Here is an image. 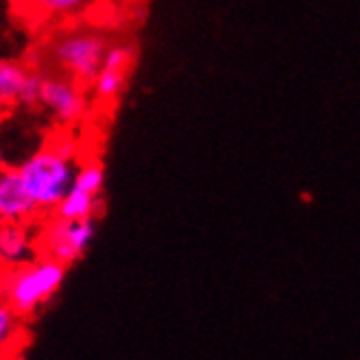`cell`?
Segmentation results:
<instances>
[{"label": "cell", "instance_id": "6da1fadb", "mask_svg": "<svg viewBox=\"0 0 360 360\" xmlns=\"http://www.w3.org/2000/svg\"><path fill=\"white\" fill-rule=\"evenodd\" d=\"M77 168L79 164L75 160V144L68 138L44 144L18 166L20 177L35 201L41 219L57 212L59 203L72 188Z\"/></svg>", "mask_w": 360, "mask_h": 360}, {"label": "cell", "instance_id": "7a4b0ae2", "mask_svg": "<svg viewBox=\"0 0 360 360\" xmlns=\"http://www.w3.org/2000/svg\"><path fill=\"white\" fill-rule=\"evenodd\" d=\"M63 278H66V264L39 253L27 264L3 269L0 292L5 295L11 308L22 319H27L55 297V292L63 284Z\"/></svg>", "mask_w": 360, "mask_h": 360}, {"label": "cell", "instance_id": "3957f363", "mask_svg": "<svg viewBox=\"0 0 360 360\" xmlns=\"http://www.w3.org/2000/svg\"><path fill=\"white\" fill-rule=\"evenodd\" d=\"M108 49V41L101 33L90 29H75L55 35L46 49V57L57 72L68 75L88 86L98 75Z\"/></svg>", "mask_w": 360, "mask_h": 360}, {"label": "cell", "instance_id": "277c9868", "mask_svg": "<svg viewBox=\"0 0 360 360\" xmlns=\"http://www.w3.org/2000/svg\"><path fill=\"white\" fill-rule=\"evenodd\" d=\"M94 234V219H61L51 214L39 227V253L68 266L88 251Z\"/></svg>", "mask_w": 360, "mask_h": 360}, {"label": "cell", "instance_id": "5b68a950", "mask_svg": "<svg viewBox=\"0 0 360 360\" xmlns=\"http://www.w3.org/2000/svg\"><path fill=\"white\" fill-rule=\"evenodd\" d=\"M37 105L59 124H75L88 112V96L83 92V83L68 75L53 72L41 75Z\"/></svg>", "mask_w": 360, "mask_h": 360}, {"label": "cell", "instance_id": "8992f818", "mask_svg": "<svg viewBox=\"0 0 360 360\" xmlns=\"http://www.w3.org/2000/svg\"><path fill=\"white\" fill-rule=\"evenodd\" d=\"M44 221L20 177L18 166H0V223Z\"/></svg>", "mask_w": 360, "mask_h": 360}, {"label": "cell", "instance_id": "52a82bcc", "mask_svg": "<svg viewBox=\"0 0 360 360\" xmlns=\"http://www.w3.org/2000/svg\"><path fill=\"white\" fill-rule=\"evenodd\" d=\"M41 75L20 61L0 59V114L20 105H37Z\"/></svg>", "mask_w": 360, "mask_h": 360}, {"label": "cell", "instance_id": "ba28073f", "mask_svg": "<svg viewBox=\"0 0 360 360\" xmlns=\"http://www.w3.org/2000/svg\"><path fill=\"white\" fill-rule=\"evenodd\" d=\"M134 63V49L127 44H114L108 49L103 59V66L98 70V75L94 77L92 86V94L96 101L101 103H112L116 101L127 83V75H129V68Z\"/></svg>", "mask_w": 360, "mask_h": 360}, {"label": "cell", "instance_id": "9c48e42d", "mask_svg": "<svg viewBox=\"0 0 360 360\" xmlns=\"http://www.w3.org/2000/svg\"><path fill=\"white\" fill-rule=\"evenodd\" d=\"M39 256L37 223H0V269L27 264Z\"/></svg>", "mask_w": 360, "mask_h": 360}, {"label": "cell", "instance_id": "30bf717a", "mask_svg": "<svg viewBox=\"0 0 360 360\" xmlns=\"http://www.w3.org/2000/svg\"><path fill=\"white\" fill-rule=\"evenodd\" d=\"M22 336H25L22 316L11 308V304L5 300V295L0 292V358L15 354Z\"/></svg>", "mask_w": 360, "mask_h": 360}, {"label": "cell", "instance_id": "8fae6325", "mask_svg": "<svg viewBox=\"0 0 360 360\" xmlns=\"http://www.w3.org/2000/svg\"><path fill=\"white\" fill-rule=\"evenodd\" d=\"M98 203H101V195H94V193H88V190L72 186L68 190V195L59 203L55 214L61 219H94Z\"/></svg>", "mask_w": 360, "mask_h": 360}, {"label": "cell", "instance_id": "7c38bea8", "mask_svg": "<svg viewBox=\"0 0 360 360\" xmlns=\"http://www.w3.org/2000/svg\"><path fill=\"white\" fill-rule=\"evenodd\" d=\"M92 5V0H33L37 13L46 18H72L83 13Z\"/></svg>", "mask_w": 360, "mask_h": 360}, {"label": "cell", "instance_id": "4fadbf2b", "mask_svg": "<svg viewBox=\"0 0 360 360\" xmlns=\"http://www.w3.org/2000/svg\"><path fill=\"white\" fill-rule=\"evenodd\" d=\"M103 184H105V171L98 162L79 164L72 186H77L81 190H88V193H94V195H101Z\"/></svg>", "mask_w": 360, "mask_h": 360}, {"label": "cell", "instance_id": "5bb4252c", "mask_svg": "<svg viewBox=\"0 0 360 360\" xmlns=\"http://www.w3.org/2000/svg\"><path fill=\"white\" fill-rule=\"evenodd\" d=\"M0 166H5V153H3V144H0Z\"/></svg>", "mask_w": 360, "mask_h": 360}]
</instances>
